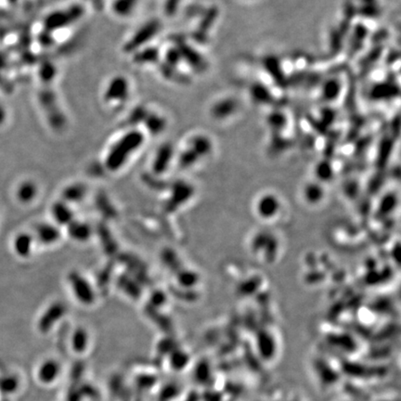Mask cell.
I'll use <instances>...</instances> for the list:
<instances>
[{
  "mask_svg": "<svg viewBox=\"0 0 401 401\" xmlns=\"http://www.w3.org/2000/svg\"><path fill=\"white\" fill-rule=\"evenodd\" d=\"M33 238L26 233H22L18 235L14 241V249L20 257L26 258L32 251Z\"/></svg>",
  "mask_w": 401,
  "mask_h": 401,
  "instance_id": "5b68a950",
  "label": "cell"
},
{
  "mask_svg": "<svg viewBox=\"0 0 401 401\" xmlns=\"http://www.w3.org/2000/svg\"><path fill=\"white\" fill-rule=\"evenodd\" d=\"M69 233L74 239L83 242L90 236V228L83 222L72 221L69 224Z\"/></svg>",
  "mask_w": 401,
  "mask_h": 401,
  "instance_id": "8992f818",
  "label": "cell"
},
{
  "mask_svg": "<svg viewBox=\"0 0 401 401\" xmlns=\"http://www.w3.org/2000/svg\"><path fill=\"white\" fill-rule=\"evenodd\" d=\"M86 195V188L82 185H74L67 188L63 193L66 202H79Z\"/></svg>",
  "mask_w": 401,
  "mask_h": 401,
  "instance_id": "ba28073f",
  "label": "cell"
},
{
  "mask_svg": "<svg viewBox=\"0 0 401 401\" xmlns=\"http://www.w3.org/2000/svg\"><path fill=\"white\" fill-rule=\"evenodd\" d=\"M140 143L141 137L138 133H132L124 137L120 142L116 144L108 155L106 165L109 169L116 171L121 168L129 155L139 146Z\"/></svg>",
  "mask_w": 401,
  "mask_h": 401,
  "instance_id": "6da1fadb",
  "label": "cell"
},
{
  "mask_svg": "<svg viewBox=\"0 0 401 401\" xmlns=\"http://www.w3.org/2000/svg\"><path fill=\"white\" fill-rule=\"evenodd\" d=\"M71 289L77 299L84 304H91L95 299L93 289L88 280L80 275L74 273L70 277Z\"/></svg>",
  "mask_w": 401,
  "mask_h": 401,
  "instance_id": "7a4b0ae2",
  "label": "cell"
},
{
  "mask_svg": "<svg viewBox=\"0 0 401 401\" xmlns=\"http://www.w3.org/2000/svg\"><path fill=\"white\" fill-rule=\"evenodd\" d=\"M52 214L56 221L61 225H69L72 222V212L70 207L64 203L54 204L52 208Z\"/></svg>",
  "mask_w": 401,
  "mask_h": 401,
  "instance_id": "277c9868",
  "label": "cell"
},
{
  "mask_svg": "<svg viewBox=\"0 0 401 401\" xmlns=\"http://www.w3.org/2000/svg\"><path fill=\"white\" fill-rule=\"evenodd\" d=\"M38 188L32 182H24L17 191V197L22 203H30L37 196Z\"/></svg>",
  "mask_w": 401,
  "mask_h": 401,
  "instance_id": "52a82bcc",
  "label": "cell"
},
{
  "mask_svg": "<svg viewBox=\"0 0 401 401\" xmlns=\"http://www.w3.org/2000/svg\"><path fill=\"white\" fill-rule=\"evenodd\" d=\"M37 236L39 238V242L50 245L55 243L60 239V231L55 226L42 224L37 229Z\"/></svg>",
  "mask_w": 401,
  "mask_h": 401,
  "instance_id": "3957f363",
  "label": "cell"
}]
</instances>
